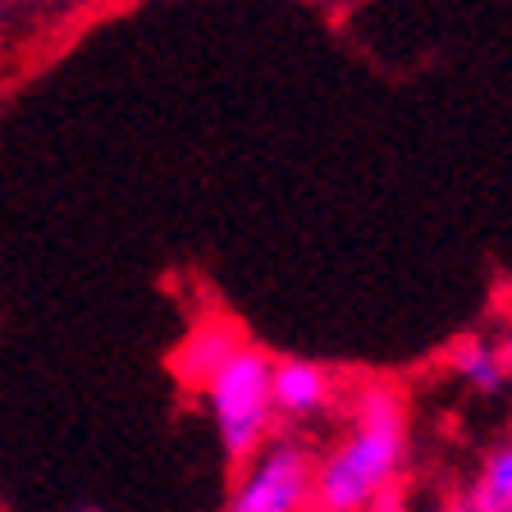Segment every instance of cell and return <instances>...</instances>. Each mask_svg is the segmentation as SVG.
<instances>
[{"mask_svg":"<svg viewBox=\"0 0 512 512\" xmlns=\"http://www.w3.org/2000/svg\"><path fill=\"white\" fill-rule=\"evenodd\" d=\"M467 494L485 512H512V439H503V444H494L490 453H485L480 476Z\"/></svg>","mask_w":512,"mask_h":512,"instance_id":"obj_7","label":"cell"},{"mask_svg":"<svg viewBox=\"0 0 512 512\" xmlns=\"http://www.w3.org/2000/svg\"><path fill=\"white\" fill-rule=\"evenodd\" d=\"M508 362H512V348H508Z\"/></svg>","mask_w":512,"mask_h":512,"instance_id":"obj_10","label":"cell"},{"mask_svg":"<svg viewBox=\"0 0 512 512\" xmlns=\"http://www.w3.org/2000/svg\"><path fill=\"white\" fill-rule=\"evenodd\" d=\"M316 458L298 439H266V448L234 476L224 512H307Z\"/></svg>","mask_w":512,"mask_h":512,"instance_id":"obj_3","label":"cell"},{"mask_svg":"<svg viewBox=\"0 0 512 512\" xmlns=\"http://www.w3.org/2000/svg\"><path fill=\"white\" fill-rule=\"evenodd\" d=\"M206 407H211L215 435H220V453L229 476L247 467V462L266 448L270 430H275V403H270V352L256 343L229 357V366L215 371L206 384Z\"/></svg>","mask_w":512,"mask_h":512,"instance_id":"obj_2","label":"cell"},{"mask_svg":"<svg viewBox=\"0 0 512 512\" xmlns=\"http://www.w3.org/2000/svg\"><path fill=\"white\" fill-rule=\"evenodd\" d=\"M243 343H247L243 330H238L229 316L197 320V325L183 334L179 348L170 352L174 380H179L183 389H206V384L215 380V371H220V366H229V357H234Z\"/></svg>","mask_w":512,"mask_h":512,"instance_id":"obj_5","label":"cell"},{"mask_svg":"<svg viewBox=\"0 0 512 512\" xmlns=\"http://www.w3.org/2000/svg\"><path fill=\"white\" fill-rule=\"evenodd\" d=\"M83 512H101V508H83Z\"/></svg>","mask_w":512,"mask_h":512,"instance_id":"obj_9","label":"cell"},{"mask_svg":"<svg viewBox=\"0 0 512 512\" xmlns=\"http://www.w3.org/2000/svg\"><path fill=\"white\" fill-rule=\"evenodd\" d=\"M439 512H485V508H480V503L471 499V494H458V499H453V503H444V508H439Z\"/></svg>","mask_w":512,"mask_h":512,"instance_id":"obj_8","label":"cell"},{"mask_svg":"<svg viewBox=\"0 0 512 512\" xmlns=\"http://www.w3.org/2000/svg\"><path fill=\"white\" fill-rule=\"evenodd\" d=\"M407 458V403L389 384H366L352 398V430L316 462V512H366V503L394 485Z\"/></svg>","mask_w":512,"mask_h":512,"instance_id":"obj_1","label":"cell"},{"mask_svg":"<svg viewBox=\"0 0 512 512\" xmlns=\"http://www.w3.org/2000/svg\"><path fill=\"white\" fill-rule=\"evenodd\" d=\"M448 366H453V375L458 380H467L476 394H503L512 380V362H508V348H499V343H485V339H467L453 348V357H448Z\"/></svg>","mask_w":512,"mask_h":512,"instance_id":"obj_6","label":"cell"},{"mask_svg":"<svg viewBox=\"0 0 512 512\" xmlns=\"http://www.w3.org/2000/svg\"><path fill=\"white\" fill-rule=\"evenodd\" d=\"M339 380L330 366L311 362V357H270V403L275 421H311L334 407Z\"/></svg>","mask_w":512,"mask_h":512,"instance_id":"obj_4","label":"cell"}]
</instances>
